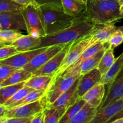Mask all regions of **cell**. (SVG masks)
Wrapping results in <instances>:
<instances>
[{
    "label": "cell",
    "mask_w": 123,
    "mask_h": 123,
    "mask_svg": "<svg viewBox=\"0 0 123 123\" xmlns=\"http://www.w3.org/2000/svg\"><path fill=\"white\" fill-rule=\"evenodd\" d=\"M19 52L13 45H7L0 48V61L8 58Z\"/></svg>",
    "instance_id": "e575fe53"
},
{
    "label": "cell",
    "mask_w": 123,
    "mask_h": 123,
    "mask_svg": "<svg viewBox=\"0 0 123 123\" xmlns=\"http://www.w3.org/2000/svg\"><path fill=\"white\" fill-rule=\"evenodd\" d=\"M74 42H70L68 43V44L60 52L58 53L54 57L49 60L42 67L34 72L32 73V76H50L52 77L56 70L58 69L59 67L61 66L64 59L65 58L67 52Z\"/></svg>",
    "instance_id": "30bf717a"
},
{
    "label": "cell",
    "mask_w": 123,
    "mask_h": 123,
    "mask_svg": "<svg viewBox=\"0 0 123 123\" xmlns=\"http://www.w3.org/2000/svg\"><path fill=\"white\" fill-rule=\"evenodd\" d=\"M80 78V76L74 82V84L67 91L61 95L54 103L50 105H48L46 106L51 107V108L57 109L62 117V115L64 114L67 109L70 106L73 105L74 103L76 102L74 100L73 96L76 91Z\"/></svg>",
    "instance_id": "5bb4252c"
},
{
    "label": "cell",
    "mask_w": 123,
    "mask_h": 123,
    "mask_svg": "<svg viewBox=\"0 0 123 123\" xmlns=\"http://www.w3.org/2000/svg\"><path fill=\"white\" fill-rule=\"evenodd\" d=\"M37 8L38 7L28 5L25 6L21 12L25 19L28 33L42 37L45 36L46 34Z\"/></svg>",
    "instance_id": "8992f818"
},
{
    "label": "cell",
    "mask_w": 123,
    "mask_h": 123,
    "mask_svg": "<svg viewBox=\"0 0 123 123\" xmlns=\"http://www.w3.org/2000/svg\"><path fill=\"white\" fill-rule=\"evenodd\" d=\"M13 1L16 3L24 6H28V5H32V6H34L36 7L39 6V5L37 4V2L35 0H13Z\"/></svg>",
    "instance_id": "f35d334b"
},
{
    "label": "cell",
    "mask_w": 123,
    "mask_h": 123,
    "mask_svg": "<svg viewBox=\"0 0 123 123\" xmlns=\"http://www.w3.org/2000/svg\"><path fill=\"white\" fill-rule=\"evenodd\" d=\"M97 112V108L86 103L69 123H90Z\"/></svg>",
    "instance_id": "ffe728a7"
},
{
    "label": "cell",
    "mask_w": 123,
    "mask_h": 123,
    "mask_svg": "<svg viewBox=\"0 0 123 123\" xmlns=\"http://www.w3.org/2000/svg\"><path fill=\"white\" fill-rule=\"evenodd\" d=\"M0 25L2 30L27 31L25 19L22 12L0 13Z\"/></svg>",
    "instance_id": "4fadbf2b"
},
{
    "label": "cell",
    "mask_w": 123,
    "mask_h": 123,
    "mask_svg": "<svg viewBox=\"0 0 123 123\" xmlns=\"http://www.w3.org/2000/svg\"><path fill=\"white\" fill-rule=\"evenodd\" d=\"M32 76V73L24 68H19L18 70L11 74L7 79L1 84V86H7V85H14L19 83L25 82L28 80Z\"/></svg>",
    "instance_id": "cb8c5ba5"
},
{
    "label": "cell",
    "mask_w": 123,
    "mask_h": 123,
    "mask_svg": "<svg viewBox=\"0 0 123 123\" xmlns=\"http://www.w3.org/2000/svg\"><path fill=\"white\" fill-rule=\"evenodd\" d=\"M31 123H44V114L43 111L37 113L32 117Z\"/></svg>",
    "instance_id": "8d00e7d4"
},
{
    "label": "cell",
    "mask_w": 123,
    "mask_h": 123,
    "mask_svg": "<svg viewBox=\"0 0 123 123\" xmlns=\"http://www.w3.org/2000/svg\"><path fill=\"white\" fill-rule=\"evenodd\" d=\"M41 43V37L32 34L24 35L16 41L12 45L14 46L18 52H26L37 49Z\"/></svg>",
    "instance_id": "e0dca14e"
},
{
    "label": "cell",
    "mask_w": 123,
    "mask_h": 123,
    "mask_svg": "<svg viewBox=\"0 0 123 123\" xmlns=\"http://www.w3.org/2000/svg\"><path fill=\"white\" fill-rule=\"evenodd\" d=\"M18 69L19 68L7 65L0 64V84Z\"/></svg>",
    "instance_id": "836d02e7"
},
{
    "label": "cell",
    "mask_w": 123,
    "mask_h": 123,
    "mask_svg": "<svg viewBox=\"0 0 123 123\" xmlns=\"http://www.w3.org/2000/svg\"><path fill=\"white\" fill-rule=\"evenodd\" d=\"M7 108L4 105L0 104V118H4L6 116Z\"/></svg>",
    "instance_id": "60d3db41"
},
{
    "label": "cell",
    "mask_w": 123,
    "mask_h": 123,
    "mask_svg": "<svg viewBox=\"0 0 123 123\" xmlns=\"http://www.w3.org/2000/svg\"><path fill=\"white\" fill-rule=\"evenodd\" d=\"M96 26L88 19L84 11L77 16L70 26L56 33L41 37V43L37 49L78 41L91 34Z\"/></svg>",
    "instance_id": "6da1fadb"
},
{
    "label": "cell",
    "mask_w": 123,
    "mask_h": 123,
    "mask_svg": "<svg viewBox=\"0 0 123 123\" xmlns=\"http://www.w3.org/2000/svg\"><path fill=\"white\" fill-rule=\"evenodd\" d=\"M37 8L46 36L56 33L70 26L79 15L72 16L66 14L62 6L60 5L43 4Z\"/></svg>",
    "instance_id": "3957f363"
},
{
    "label": "cell",
    "mask_w": 123,
    "mask_h": 123,
    "mask_svg": "<svg viewBox=\"0 0 123 123\" xmlns=\"http://www.w3.org/2000/svg\"><path fill=\"white\" fill-rule=\"evenodd\" d=\"M86 104V102L82 98H79L73 105L70 106L67 109L64 114L60 119L58 123H69L79 111Z\"/></svg>",
    "instance_id": "4316f807"
},
{
    "label": "cell",
    "mask_w": 123,
    "mask_h": 123,
    "mask_svg": "<svg viewBox=\"0 0 123 123\" xmlns=\"http://www.w3.org/2000/svg\"><path fill=\"white\" fill-rule=\"evenodd\" d=\"M105 85L99 83L88 91L81 98L90 106L97 109L104 99L105 93Z\"/></svg>",
    "instance_id": "2e32d148"
},
{
    "label": "cell",
    "mask_w": 123,
    "mask_h": 123,
    "mask_svg": "<svg viewBox=\"0 0 123 123\" xmlns=\"http://www.w3.org/2000/svg\"><path fill=\"white\" fill-rule=\"evenodd\" d=\"M39 6L43 4H56L62 6L61 0H35Z\"/></svg>",
    "instance_id": "74e56055"
},
{
    "label": "cell",
    "mask_w": 123,
    "mask_h": 123,
    "mask_svg": "<svg viewBox=\"0 0 123 123\" xmlns=\"http://www.w3.org/2000/svg\"><path fill=\"white\" fill-rule=\"evenodd\" d=\"M46 90H34L30 92V93L28 94L25 97H24L22 99L18 101V102H16L14 104L12 105L8 108L7 109H10V108H14V107L24 105L28 104V103H32V102H36V101L38 100L41 99L43 96H44L46 93Z\"/></svg>",
    "instance_id": "f1b7e54d"
},
{
    "label": "cell",
    "mask_w": 123,
    "mask_h": 123,
    "mask_svg": "<svg viewBox=\"0 0 123 123\" xmlns=\"http://www.w3.org/2000/svg\"><path fill=\"white\" fill-rule=\"evenodd\" d=\"M23 36L24 34L19 31L2 30L0 31V43L6 45H12Z\"/></svg>",
    "instance_id": "f546056e"
},
{
    "label": "cell",
    "mask_w": 123,
    "mask_h": 123,
    "mask_svg": "<svg viewBox=\"0 0 123 123\" xmlns=\"http://www.w3.org/2000/svg\"><path fill=\"white\" fill-rule=\"evenodd\" d=\"M45 106L42 99L36 102L7 109L6 118H28L31 117L39 112L44 110Z\"/></svg>",
    "instance_id": "9c48e42d"
},
{
    "label": "cell",
    "mask_w": 123,
    "mask_h": 123,
    "mask_svg": "<svg viewBox=\"0 0 123 123\" xmlns=\"http://www.w3.org/2000/svg\"><path fill=\"white\" fill-rule=\"evenodd\" d=\"M123 67V52L122 54L115 59L114 64L107 73L102 77L100 83L104 85H109L113 82L118 73Z\"/></svg>",
    "instance_id": "d6986e66"
},
{
    "label": "cell",
    "mask_w": 123,
    "mask_h": 123,
    "mask_svg": "<svg viewBox=\"0 0 123 123\" xmlns=\"http://www.w3.org/2000/svg\"><path fill=\"white\" fill-rule=\"evenodd\" d=\"M121 99L123 100V96H122V97H121Z\"/></svg>",
    "instance_id": "c3c4849f"
},
{
    "label": "cell",
    "mask_w": 123,
    "mask_h": 123,
    "mask_svg": "<svg viewBox=\"0 0 123 123\" xmlns=\"http://www.w3.org/2000/svg\"><path fill=\"white\" fill-rule=\"evenodd\" d=\"M105 49L106 48L103 49V50L98 52L97 54L94 55L93 56L86 59L79 66V68H80L81 75H84V74H86L92 70L97 68L98 64H99L100 61L101 59H102V56H103V54L105 52Z\"/></svg>",
    "instance_id": "d4e9b609"
},
{
    "label": "cell",
    "mask_w": 123,
    "mask_h": 123,
    "mask_svg": "<svg viewBox=\"0 0 123 123\" xmlns=\"http://www.w3.org/2000/svg\"><path fill=\"white\" fill-rule=\"evenodd\" d=\"M119 4H120V6H121V11L123 12V0H118Z\"/></svg>",
    "instance_id": "7bdbcfd3"
},
{
    "label": "cell",
    "mask_w": 123,
    "mask_h": 123,
    "mask_svg": "<svg viewBox=\"0 0 123 123\" xmlns=\"http://www.w3.org/2000/svg\"><path fill=\"white\" fill-rule=\"evenodd\" d=\"M5 117H4V118H0V123H1V122H2V120H3V119Z\"/></svg>",
    "instance_id": "bcb514c9"
},
{
    "label": "cell",
    "mask_w": 123,
    "mask_h": 123,
    "mask_svg": "<svg viewBox=\"0 0 123 123\" xmlns=\"http://www.w3.org/2000/svg\"><path fill=\"white\" fill-rule=\"evenodd\" d=\"M85 15L95 25L115 24L123 19L118 0H88Z\"/></svg>",
    "instance_id": "7a4b0ae2"
},
{
    "label": "cell",
    "mask_w": 123,
    "mask_h": 123,
    "mask_svg": "<svg viewBox=\"0 0 123 123\" xmlns=\"http://www.w3.org/2000/svg\"><path fill=\"white\" fill-rule=\"evenodd\" d=\"M25 6L13 0H0V13L7 12H21Z\"/></svg>",
    "instance_id": "4dcf8cb0"
},
{
    "label": "cell",
    "mask_w": 123,
    "mask_h": 123,
    "mask_svg": "<svg viewBox=\"0 0 123 123\" xmlns=\"http://www.w3.org/2000/svg\"><path fill=\"white\" fill-rule=\"evenodd\" d=\"M102 78V74L97 68L92 70L84 75L80 76L76 91L73 96L74 100L76 102L88 91L100 83Z\"/></svg>",
    "instance_id": "52a82bcc"
},
{
    "label": "cell",
    "mask_w": 123,
    "mask_h": 123,
    "mask_svg": "<svg viewBox=\"0 0 123 123\" xmlns=\"http://www.w3.org/2000/svg\"><path fill=\"white\" fill-rule=\"evenodd\" d=\"M52 77L50 76H33L25 82V85L34 90H46L51 84Z\"/></svg>",
    "instance_id": "44dd1931"
},
{
    "label": "cell",
    "mask_w": 123,
    "mask_h": 123,
    "mask_svg": "<svg viewBox=\"0 0 123 123\" xmlns=\"http://www.w3.org/2000/svg\"><path fill=\"white\" fill-rule=\"evenodd\" d=\"M48 47L38 48L26 52H21L10 57L0 61V64L7 65L18 68H22L36 55L45 51Z\"/></svg>",
    "instance_id": "7c38bea8"
},
{
    "label": "cell",
    "mask_w": 123,
    "mask_h": 123,
    "mask_svg": "<svg viewBox=\"0 0 123 123\" xmlns=\"http://www.w3.org/2000/svg\"><path fill=\"white\" fill-rule=\"evenodd\" d=\"M110 123H123V118H121L117 119V120H114L112 122Z\"/></svg>",
    "instance_id": "b9f144b4"
},
{
    "label": "cell",
    "mask_w": 123,
    "mask_h": 123,
    "mask_svg": "<svg viewBox=\"0 0 123 123\" xmlns=\"http://www.w3.org/2000/svg\"><path fill=\"white\" fill-rule=\"evenodd\" d=\"M31 118H6L1 123H31Z\"/></svg>",
    "instance_id": "d590c367"
},
{
    "label": "cell",
    "mask_w": 123,
    "mask_h": 123,
    "mask_svg": "<svg viewBox=\"0 0 123 123\" xmlns=\"http://www.w3.org/2000/svg\"><path fill=\"white\" fill-rule=\"evenodd\" d=\"M61 4L64 12L72 16H75L83 13L86 7V4L78 0H61Z\"/></svg>",
    "instance_id": "603a6c76"
},
{
    "label": "cell",
    "mask_w": 123,
    "mask_h": 123,
    "mask_svg": "<svg viewBox=\"0 0 123 123\" xmlns=\"http://www.w3.org/2000/svg\"><path fill=\"white\" fill-rule=\"evenodd\" d=\"M97 42V41L92 37L91 34L86 37L74 42L67 52L61 66L59 67L58 69L52 76V82L55 80L58 77L60 76L66 71H67L71 67V66L79 59L83 52L88 48Z\"/></svg>",
    "instance_id": "5b68a950"
},
{
    "label": "cell",
    "mask_w": 123,
    "mask_h": 123,
    "mask_svg": "<svg viewBox=\"0 0 123 123\" xmlns=\"http://www.w3.org/2000/svg\"><path fill=\"white\" fill-rule=\"evenodd\" d=\"M2 30V29H1V25H0V31H1Z\"/></svg>",
    "instance_id": "7dc6e473"
},
{
    "label": "cell",
    "mask_w": 123,
    "mask_h": 123,
    "mask_svg": "<svg viewBox=\"0 0 123 123\" xmlns=\"http://www.w3.org/2000/svg\"><path fill=\"white\" fill-rule=\"evenodd\" d=\"M122 69H123V68H122ZM122 69H121V70H122Z\"/></svg>",
    "instance_id": "681fc988"
},
{
    "label": "cell",
    "mask_w": 123,
    "mask_h": 123,
    "mask_svg": "<svg viewBox=\"0 0 123 123\" xmlns=\"http://www.w3.org/2000/svg\"><path fill=\"white\" fill-rule=\"evenodd\" d=\"M6 46H7V45H6V44H3V43H0V48H3V47Z\"/></svg>",
    "instance_id": "f6af8a7d"
},
{
    "label": "cell",
    "mask_w": 123,
    "mask_h": 123,
    "mask_svg": "<svg viewBox=\"0 0 123 123\" xmlns=\"http://www.w3.org/2000/svg\"><path fill=\"white\" fill-rule=\"evenodd\" d=\"M26 82V81H25ZM25 82L0 87V104L4 105L18 90L25 86Z\"/></svg>",
    "instance_id": "83f0119b"
},
{
    "label": "cell",
    "mask_w": 123,
    "mask_h": 123,
    "mask_svg": "<svg viewBox=\"0 0 123 123\" xmlns=\"http://www.w3.org/2000/svg\"><path fill=\"white\" fill-rule=\"evenodd\" d=\"M67 44L68 43L48 47V48L45 51L36 55L29 63L24 66L23 68L33 73L38 68L42 67L43 65L45 64L49 60L54 57L58 53L60 52Z\"/></svg>",
    "instance_id": "ba28073f"
},
{
    "label": "cell",
    "mask_w": 123,
    "mask_h": 123,
    "mask_svg": "<svg viewBox=\"0 0 123 123\" xmlns=\"http://www.w3.org/2000/svg\"><path fill=\"white\" fill-rule=\"evenodd\" d=\"M96 25V30L91 33V35L94 39L103 44L108 43L111 36L119 28V26H115V24Z\"/></svg>",
    "instance_id": "ac0fdd59"
},
{
    "label": "cell",
    "mask_w": 123,
    "mask_h": 123,
    "mask_svg": "<svg viewBox=\"0 0 123 123\" xmlns=\"http://www.w3.org/2000/svg\"><path fill=\"white\" fill-rule=\"evenodd\" d=\"M123 96V69L121 70L115 80L108 85V91L103 102L97 109V111L106 108L121 99Z\"/></svg>",
    "instance_id": "8fae6325"
},
{
    "label": "cell",
    "mask_w": 123,
    "mask_h": 123,
    "mask_svg": "<svg viewBox=\"0 0 123 123\" xmlns=\"http://www.w3.org/2000/svg\"><path fill=\"white\" fill-rule=\"evenodd\" d=\"M78 1H79V2H82V3L85 4H86V2H87L88 0H78Z\"/></svg>",
    "instance_id": "ee69618b"
},
{
    "label": "cell",
    "mask_w": 123,
    "mask_h": 123,
    "mask_svg": "<svg viewBox=\"0 0 123 123\" xmlns=\"http://www.w3.org/2000/svg\"><path fill=\"white\" fill-rule=\"evenodd\" d=\"M43 112L44 114V123H58L61 115L57 109L46 106Z\"/></svg>",
    "instance_id": "1f68e13d"
},
{
    "label": "cell",
    "mask_w": 123,
    "mask_h": 123,
    "mask_svg": "<svg viewBox=\"0 0 123 123\" xmlns=\"http://www.w3.org/2000/svg\"><path fill=\"white\" fill-rule=\"evenodd\" d=\"M80 76V68L68 70L52 82L42 98L45 108L48 105L54 103L61 95L67 91Z\"/></svg>",
    "instance_id": "277c9868"
},
{
    "label": "cell",
    "mask_w": 123,
    "mask_h": 123,
    "mask_svg": "<svg viewBox=\"0 0 123 123\" xmlns=\"http://www.w3.org/2000/svg\"><path fill=\"white\" fill-rule=\"evenodd\" d=\"M106 47L105 46V44L100 42L97 41L95 43H94L92 45L88 48L85 51L83 52L81 56L79 58L78 60L73 64V65L71 66V67L68 68V70H73L74 68H79V66L84 62V61L88 59V58L91 57V56H93L96 54H97L98 52L100 51V50H103L105 49Z\"/></svg>",
    "instance_id": "7402d4cb"
},
{
    "label": "cell",
    "mask_w": 123,
    "mask_h": 123,
    "mask_svg": "<svg viewBox=\"0 0 123 123\" xmlns=\"http://www.w3.org/2000/svg\"><path fill=\"white\" fill-rule=\"evenodd\" d=\"M115 58L114 55V49L106 48L105 52L100 61L97 68L102 74V77L107 73L115 61Z\"/></svg>",
    "instance_id": "484cf974"
},
{
    "label": "cell",
    "mask_w": 123,
    "mask_h": 123,
    "mask_svg": "<svg viewBox=\"0 0 123 123\" xmlns=\"http://www.w3.org/2000/svg\"><path fill=\"white\" fill-rule=\"evenodd\" d=\"M123 108V100L120 99L114 103L97 111L90 123H106Z\"/></svg>",
    "instance_id": "9a60e30c"
},
{
    "label": "cell",
    "mask_w": 123,
    "mask_h": 123,
    "mask_svg": "<svg viewBox=\"0 0 123 123\" xmlns=\"http://www.w3.org/2000/svg\"><path fill=\"white\" fill-rule=\"evenodd\" d=\"M33 90H34L25 85L24 87H22V88H20V90H18V91H17V92H16L10 99H8V100L6 102V103H5L4 105L6 108H8V106H10L14 104L16 102H18V101L22 99V98H24V97H25L28 94L30 93V92L32 91Z\"/></svg>",
    "instance_id": "d6a6232c"
},
{
    "label": "cell",
    "mask_w": 123,
    "mask_h": 123,
    "mask_svg": "<svg viewBox=\"0 0 123 123\" xmlns=\"http://www.w3.org/2000/svg\"><path fill=\"white\" fill-rule=\"evenodd\" d=\"M121 118H123V108L121 111H120L117 113V114H116L114 116H113L106 123H110L112 122V121H114V120H117V119Z\"/></svg>",
    "instance_id": "ab89813d"
}]
</instances>
